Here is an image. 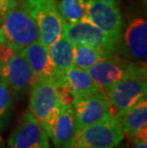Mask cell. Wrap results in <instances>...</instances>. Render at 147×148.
Instances as JSON below:
<instances>
[{"label": "cell", "mask_w": 147, "mask_h": 148, "mask_svg": "<svg viewBox=\"0 0 147 148\" xmlns=\"http://www.w3.org/2000/svg\"><path fill=\"white\" fill-rule=\"evenodd\" d=\"M87 72L99 91L104 94L114 84L126 78H146V63L121 59L114 53L98 61Z\"/></svg>", "instance_id": "6da1fadb"}, {"label": "cell", "mask_w": 147, "mask_h": 148, "mask_svg": "<svg viewBox=\"0 0 147 148\" xmlns=\"http://www.w3.org/2000/svg\"><path fill=\"white\" fill-rule=\"evenodd\" d=\"M0 26V41H5L17 50L39 40V31L30 14L19 5L5 15Z\"/></svg>", "instance_id": "7a4b0ae2"}, {"label": "cell", "mask_w": 147, "mask_h": 148, "mask_svg": "<svg viewBox=\"0 0 147 148\" xmlns=\"http://www.w3.org/2000/svg\"><path fill=\"white\" fill-rule=\"evenodd\" d=\"M123 138L120 124L112 116L77 130L66 148H115Z\"/></svg>", "instance_id": "3957f363"}, {"label": "cell", "mask_w": 147, "mask_h": 148, "mask_svg": "<svg viewBox=\"0 0 147 148\" xmlns=\"http://www.w3.org/2000/svg\"><path fill=\"white\" fill-rule=\"evenodd\" d=\"M20 6L36 23L43 45L48 48L60 37L63 20L55 0H20Z\"/></svg>", "instance_id": "277c9868"}, {"label": "cell", "mask_w": 147, "mask_h": 148, "mask_svg": "<svg viewBox=\"0 0 147 148\" xmlns=\"http://www.w3.org/2000/svg\"><path fill=\"white\" fill-rule=\"evenodd\" d=\"M61 105L51 78H39L31 89L29 112L38 121L47 135L60 111Z\"/></svg>", "instance_id": "5b68a950"}, {"label": "cell", "mask_w": 147, "mask_h": 148, "mask_svg": "<svg viewBox=\"0 0 147 148\" xmlns=\"http://www.w3.org/2000/svg\"><path fill=\"white\" fill-rule=\"evenodd\" d=\"M62 34H64L73 45L95 47L111 55L116 53L120 44V39L110 36L91 22H79L75 24H66L63 22Z\"/></svg>", "instance_id": "8992f818"}, {"label": "cell", "mask_w": 147, "mask_h": 148, "mask_svg": "<svg viewBox=\"0 0 147 148\" xmlns=\"http://www.w3.org/2000/svg\"><path fill=\"white\" fill-rule=\"evenodd\" d=\"M114 116L145 99L147 95L146 78L131 77L114 84L104 93Z\"/></svg>", "instance_id": "52a82bcc"}, {"label": "cell", "mask_w": 147, "mask_h": 148, "mask_svg": "<svg viewBox=\"0 0 147 148\" xmlns=\"http://www.w3.org/2000/svg\"><path fill=\"white\" fill-rule=\"evenodd\" d=\"M89 21L102 32L120 39L123 20L118 0H86Z\"/></svg>", "instance_id": "ba28073f"}, {"label": "cell", "mask_w": 147, "mask_h": 148, "mask_svg": "<svg viewBox=\"0 0 147 148\" xmlns=\"http://www.w3.org/2000/svg\"><path fill=\"white\" fill-rule=\"evenodd\" d=\"M0 75L17 96L27 94L36 81L21 50H16L10 60L0 66Z\"/></svg>", "instance_id": "9c48e42d"}, {"label": "cell", "mask_w": 147, "mask_h": 148, "mask_svg": "<svg viewBox=\"0 0 147 148\" xmlns=\"http://www.w3.org/2000/svg\"><path fill=\"white\" fill-rule=\"evenodd\" d=\"M73 109L77 130L112 116L108 100L101 91L76 100L73 103Z\"/></svg>", "instance_id": "30bf717a"}, {"label": "cell", "mask_w": 147, "mask_h": 148, "mask_svg": "<svg viewBox=\"0 0 147 148\" xmlns=\"http://www.w3.org/2000/svg\"><path fill=\"white\" fill-rule=\"evenodd\" d=\"M48 138L41 123L28 110L11 134L8 145L10 148H38L49 141Z\"/></svg>", "instance_id": "8fae6325"}, {"label": "cell", "mask_w": 147, "mask_h": 148, "mask_svg": "<svg viewBox=\"0 0 147 148\" xmlns=\"http://www.w3.org/2000/svg\"><path fill=\"white\" fill-rule=\"evenodd\" d=\"M124 53L131 61L146 63L147 22L142 17L128 24L123 36Z\"/></svg>", "instance_id": "7c38bea8"}, {"label": "cell", "mask_w": 147, "mask_h": 148, "mask_svg": "<svg viewBox=\"0 0 147 148\" xmlns=\"http://www.w3.org/2000/svg\"><path fill=\"white\" fill-rule=\"evenodd\" d=\"M76 119L73 106H61L48 137L52 138L55 148H66L76 133Z\"/></svg>", "instance_id": "4fadbf2b"}, {"label": "cell", "mask_w": 147, "mask_h": 148, "mask_svg": "<svg viewBox=\"0 0 147 148\" xmlns=\"http://www.w3.org/2000/svg\"><path fill=\"white\" fill-rule=\"evenodd\" d=\"M123 135L134 140L140 132L147 130V101L140 100L136 105L115 116Z\"/></svg>", "instance_id": "5bb4252c"}, {"label": "cell", "mask_w": 147, "mask_h": 148, "mask_svg": "<svg viewBox=\"0 0 147 148\" xmlns=\"http://www.w3.org/2000/svg\"><path fill=\"white\" fill-rule=\"evenodd\" d=\"M21 52L26 58L36 80L44 77L52 79L55 73L54 66L50 60L48 49L40 40L24 47L21 49Z\"/></svg>", "instance_id": "9a60e30c"}, {"label": "cell", "mask_w": 147, "mask_h": 148, "mask_svg": "<svg viewBox=\"0 0 147 148\" xmlns=\"http://www.w3.org/2000/svg\"><path fill=\"white\" fill-rule=\"evenodd\" d=\"M73 43L64 34H61L57 41L47 48L55 70L52 79L63 77L66 71L73 66Z\"/></svg>", "instance_id": "2e32d148"}, {"label": "cell", "mask_w": 147, "mask_h": 148, "mask_svg": "<svg viewBox=\"0 0 147 148\" xmlns=\"http://www.w3.org/2000/svg\"><path fill=\"white\" fill-rule=\"evenodd\" d=\"M64 80L74 97L75 101L99 92V89L91 78L87 70L72 66L64 74Z\"/></svg>", "instance_id": "e0dca14e"}, {"label": "cell", "mask_w": 147, "mask_h": 148, "mask_svg": "<svg viewBox=\"0 0 147 148\" xmlns=\"http://www.w3.org/2000/svg\"><path fill=\"white\" fill-rule=\"evenodd\" d=\"M57 6L64 23L90 22L86 0H59Z\"/></svg>", "instance_id": "ac0fdd59"}, {"label": "cell", "mask_w": 147, "mask_h": 148, "mask_svg": "<svg viewBox=\"0 0 147 148\" xmlns=\"http://www.w3.org/2000/svg\"><path fill=\"white\" fill-rule=\"evenodd\" d=\"M112 56L101 49L85 45H74L73 66L82 70H88L96 62Z\"/></svg>", "instance_id": "d6986e66"}, {"label": "cell", "mask_w": 147, "mask_h": 148, "mask_svg": "<svg viewBox=\"0 0 147 148\" xmlns=\"http://www.w3.org/2000/svg\"><path fill=\"white\" fill-rule=\"evenodd\" d=\"M12 110V91L7 82L2 77H0V129H3L6 126Z\"/></svg>", "instance_id": "ffe728a7"}, {"label": "cell", "mask_w": 147, "mask_h": 148, "mask_svg": "<svg viewBox=\"0 0 147 148\" xmlns=\"http://www.w3.org/2000/svg\"><path fill=\"white\" fill-rule=\"evenodd\" d=\"M17 49L14 48L5 41H0V66L10 60Z\"/></svg>", "instance_id": "44dd1931"}, {"label": "cell", "mask_w": 147, "mask_h": 148, "mask_svg": "<svg viewBox=\"0 0 147 148\" xmlns=\"http://www.w3.org/2000/svg\"><path fill=\"white\" fill-rule=\"evenodd\" d=\"M17 5L15 0H0V22L12 8Z\"/></svg>", "instance_id": "7402d4cb"}, {"label": "cell", "mask_w": 147, "mask_h": 148, "mask_svg": "<svg viewBox=\"0 0 147 148\" xmlns=\"http://www.w3.org/2000/svg\"><path fill=\"white\" fill-rule=\"evenodd\" d=\"M132 148H147V140L136 143L135 144H134V146Z\"/></svg>", "instance_id": "603a6c76"}, {"label": "cell", "mask_w": 147, "mask_h": 148, "mask_svg": "<svg viewBox=\"0 0 147 148\" xmlns=\"http://www.w3.org/2000/svg\"><path fill=\"white\" fill-rule=\"evenodd\" d=\"M38 148H50V145H49V141H47V143H43V144H41Z\"/></svg>", "instance_id": "cb8c5ba5"}, {"label": "cell", "mask_w": 147, "mask_h": 148, "mask_svg": "<svg viewBox=\"0 0 147 148\" xmlns=\"http://www.w3.org/2000/svg\"><path fill=\"white\" fill-rule=\"evenodd\" d=\"M115 148H125V147H123V146H120H120L118 145V146H116Z\"/></svg>", "instance_id": "d4e9b609"}, {"label": "cell", "mask_w": 147, "mask_h": 148, "mask_svg": "<svg viewBox=\"0 0 147 148\" xmlns=\"http://www.w3.org/2000/svg\"><path fill=\"white\" fill-rule=\"evenodd\" d=\"M0 148H2V147H1V146H0Z\"/></svg>", "instance_id": "484cf974"}]
</instances>
